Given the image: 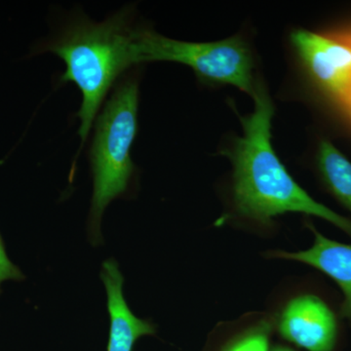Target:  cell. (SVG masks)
<instances>
[{
	"label": "cell",
	"instance_id": "6da1fadb",
	"mask_svg": "<svg viewBox=\"0 0 351 351\" xmlns=\"http://www.w3.org/2000/svg\"><path fill=\"white\" fill-rule=\"evenodd\" d=\"M254 112L242 117L243 136L228 156L233 164V201L242 218L263 226L297 212L325 219L351 237V221L314 200L289 174L271 145L274 107L262 84H256Z\"/></svg>",
	"mask_w": 351,
	"mask_h": 351
},
{
	"label": "cell",
	"instance_id": "7a4b0ae2",
	"mask_svg": "<svg viewBox=\"0 0 351 351\" xmlns=\"http://www.w3.org/2000/svg\"><path fill=\"white\" fill-rule=\"evenodd\" d=\"M129 15L121 11L100 23L87 18L76 20L56 38L38 48L63 60L66 71L61 82L75 83L82 92V107L77 112L82 147L113 83L137 64L136 29L132 27Z\"/></svg>",
	"mask_w": 351,
	"mask_h": 351
},
{
	"label": "cell",
	"instance_id": "3957f363",
	"mask_svg": "<svg viewBox=\"0 0 351 351\" xmlns=\"http://www.w3.org/2000/svg\"><path fill=\"white\" fill-rule=\"evenodd\" d=\"M138 84L128 78L113 92L95 127L90 163L93 195L88 217V240L104 244L101 219L113 200L124 197L133 184L135 165L131 149L138 132Z\"/></svg>",
	"mask_w": 351,
	"mask_h": 351
},
{
	"label": "cell",
	"instance_id": "277c9868",
	"mask_svg": "<svg viewBox=\"0 0 351 351\" xmlns=\"http://www.w3.org/2000/svg\"><path fill=\"white\" fill-rule=\"evenodd\" d=\"M137 64L175 62L193 69L206 82L230 84L253 97L256 84L250 50L240 36L216 43H188L165 38L149 29H136Z\"/></svg>",
	"mask_w": 351,
	"mask_h": 351
},
{
	"label": "cell",
	"instance_id": "5b68a950",
	"mask_svg": "<svg viewBox=\"0 0 351 351\" xmlns=\"http://www.w3.org/2000/svg\"><path fill=\"white\" fill-rule=\"evenodd\" d=\"M291 40L314 84L351 122V44L336 32L306 29L293 32Z\"/></svg>",
	"mask_w": 351,
	"mask_h": 351
},
{
	"label": "cell",
	"instance_id": "8992f818",
	"mask_svg": "<svg viewBox=\"0 0 351 351\" xmlns=\"http://www.w3.org/2000/svg\"><path fill=\"white\" fill-rule=\"evenodd\" d=\"M278 331L284 339L306 351H332L338 322L331 307L321 298L301 295L284 307Z\"/></svg>",
	"mask_w": 351,
	"mask_h": 351
},
{
	"label": "cell",
	"instance_id": "52a82bcc",
	"mask_svg": "<svg viewBox=\"0 0 351 351\" xmlns=\"http://www.w3.org/2000/svg\"><path fill=\"white\" fill-rule=\"evenodd\" d=\"M100 276L107 293L110 315L107 351H133L138 339L154 336L156 328L151 320L142 319L132 313L124 297L125 280L115 258H108L101 263Z\"/></svg>",
	"mask_w": 351,
	"mask_h": 351
},
{
	"label": "cell",
	"instance_id": "ba28073f",
	"mask_svg": "<svg viewBox=\"0 0 351 351\" xmlns=\"http://www.w3.org/2000/svg\"><path fill=\"white\" fill-rule=\"evenodd\" d=\"M308 228L314 234L311 248L295 253L277 251L272 257L306 263L332 278L345 297L341 315L351 323V245L327 239L313 225H308Z\"/></svg>",
	"mask_w": 351,
	"mask_h": 351
},
{
	"label": "cell",
	"instance_id": "9c48e42d",
	"mask_svg": "<svg viewBox=\"0 0 351 351\" xmlns=\"http://www.w3.org/2000/svg\"><path fill=\"white\" fill-rule=\"evenodd\" d=\"M318 169L328 189L351 213V162L329 141L320 143Z\"/></svg>",
	"mask_w": 351,
	"mask_h": 351
},
{
	"label": "cell",
	"instance_id": "30bf717a",
	"mask_svg": "<svg viewBox=\"0 0 351 351\" xmlns=\"http://www.w3.org/2000/svg\"><path fill=\"white\" fill-rule=\"evenodd\" d=\"M270 332V323L261 321L235 337L223 351H269Z\"/></svg>",
	"mask_w": 351,
	"mask_h": 351
},
{
	"label": "cell",
	"instance_id": "8fae6325",
	"mask_svg": "<svg viewBox=\"0 0 351 351\" xmlns=\"http://www.w3.org/2000/svg\"><path fill=\"white\" fill-rule=\"evenodd\" d=\"M25 276L22 270L17 267L8 257L7 254L5 244L0 233V294H1L2 283L6 281H20L25 280Z\"/></svg>",
	"mask_w": 351,
	"mask_h": 351
},
{
	"label": "cell",
	"instance_id": "7c38bea8",
	"mask_svg": "<svg viewBox=\"0 0 351 351\" xmlns=\"http://www.w3.org/2000/svg\"><path fill=\"white\" fill-rule=\"evenodd\" d=\"M336 34L341 36V38L346 39V41H348V43L351 44V29H345V31L337 32Z\"/></svg>",
	"mask_w": 351,
	"mask_h": 351
},
{
	"label": "cell",
	"instance_id": "4fadbf2b",
	"mask_svg": "<svg viewBox=\"0 0 351 351\" xmlns=\"http://www.w3.org/2000/svg\"><path fill=\"white\" fill-rule=\"evenodd\" d=\"M272 351H294L292 350H289L287 348H276V350H274Z\"/></svg>",
	"mask_w": 351,
	"mask_h": 351
}]
</instances>
